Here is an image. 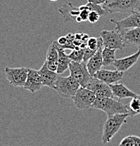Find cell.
I'll return each mask as SVG.
<instances>
[{
  "mask_svg": "<svg viewBox=\"0 0 140 146\" xmlns=\"http://www.w3.org/2000/svg\"><path fill=\"white\" fill-rule=\"evenodd\" d=\"M128 117V114H115L108 116L103 127L101 141L103 144L110 142L111 138L121 129L123 124L126 122V119Z\"/></svg>",
  "mask_w": 140,
  "mask_h": 146,
  "instance_id": "6da1fadb",
  "label": "cell"
},
{
  "mask_svg": "<svg viewBox=\"0 0 140 146\" xmlns=\"http://www.w3.org/2000/svg\"><path fill=\"white\" fill-rule=\"evenodd\" d=\"M92 108L102 110L103 112H106L107 116L115 114H128L127 105H124L120 100H115L113 97L97 98Z\"/></svg>",
  "mask_w": 140,
  "mask_h": 146,
  "instance_id": "7a4b0ae2",
  "label": "cell"
},
{
  "mask_svg": "<svg viewBox=\"0 0 140 146\" xmlns=\"http://www.w3.org/2000/svg\"><path fill=\"white\" fill-rule=\"evenodd\" d=\"M102 7L108 13H132L140 10V0H108Z\"/></svg>",
  "mask_w": 140,
  "mask_h": 146,
  "instance_id": "3957f363",
  "label": "cell"
},
{
  "mask_svg": "<svg viewBox=\"0 0 140 146\" xmlns=\"http://www.w3.org/2000/svg\"><path fill=\"white\" fill-rule=\"evenodd\" d=\"M80 87V84L71 75L68 77H62L59 75L56 82L54 89L61 96L72 98Z\"/></svg>",
  "mask_w": 140,
  "mask_h": 146,
  "instance_id": "277c9868",
  "label": "cell"
},
{
  "mask_svg": "<svg viewBox=\"0 0 140 146\" xmlns=\"http://www.w3.org/2000/svg\"><path fill=\"white\" fill-rule=\"evenodd\" d=\"M100 36L103 39V47L123 50L126 46L123 33L119 30H103L100 33Z\"/></svg>",
  "mask_w": 140,
  "mask_h": 146,
  "instance_id": "5b68a950",
  "label": "cell"
},
{
  "mask_svg": "<svg viewBox=\"0 0 140 146\" xmlns=\"http://www.w3.org/2000/svg\"><path fill=\"white\" fill-rule=\"evenodd\" d=\"M68 69L71 75L80 84V86L86 87L92 77L87 69V63L84 61L78 63L71 60Z\"/></svg>",
  "mask_w": 140,
  "mask_h": 146,
  "instance_id": "8992f818",
  "label": "cell"
},
{
  "mask_svg": "<svg viewBox=\"0 0 140 146\" xmlns=\"http://www.w3.org/2000/svg\"><path fill=\"white\" fill-rule=\"evenodd\" d=\"M97 99L95 94L87 88L80 86L72 98L74 105L77 109L87 110L92 108L94 101Z\"/></svg>",
  "mask_w": 140,
  "mask_h": 146,
  "instance_id": "52a82bcc",
  "label": "cell"
},
{
  "mask_svg": "<svg viewBox=\"0 0 140 146\" xmlns=\"http://www.w3.org/2000/svg\"><path fill=\"white\" fill-rule=\"evenodd\" d=\"M28 69L26 67L16 68L6 67L4 71L7 80L14 87H23L28 77Z\"/></svg>",
  "mask_w": 140,
  "mask_h": 146,
  "instance_id": "ba28073f",
  "label": "cell"
},
{
  "mask_svg": "<svg viewBox=\"0 0 140 146\" xmlns=\"http://www.w3.org/2000/svg\"><path fill=\"white\" fill-rule=\"evenodd\" d=\"M86 88L92 91L95 94L97 98L113 97L110 86L94 77H92L86 86Z\"/></svg>",
  "mask_w": 140,
  "mask_h": 146,
  "instance_id": "9c48e42d",
  "label": "cell"
},
{
  "mask_svg": "<svg viewBox=\"0 0 140 146\" xmlns=\"http://www.w3.org/2000/svg\"><path fill=\"white\" fill-rule=\"evenodd\" d=\"M110 21L115 23V30L121 32L126 29L140 27V10L134 11L133 13H130V16L121 21H117L115 20L111 19Z\"/></svg>",
  "mask_w": 140,
  "mask_h": 146,
  "instance_id": "30bf717a",
  "label": "cell"
},
{
  "mask_svg": "<svg viewBox=\"0 0 140 146\" xmlns=\"http://www.w3.org/2000/svg\"><path fill=\"white\" fill-rule=\"evenodd\" d=\"M43 86L42 79L38 70L28 69V77L23 86V89L31 93H35L39 91Z\"/></svg>",
  "mask_w": 140,
  "mask_h": 146,
  "instance_id": "8fae6325",
  "label": "cell"
},
{
  "mask_svg": "<svg viewBox=\"0 0 140 146\" xmlns=\"http://www.w3.org/2000/svg\"><path fill=\"white\" fill-rule=\"evenodd\" d=\"M38 72L42 79L43 86H47L53 89H55L56 82L57 81L59 74L56 72L51 70L47 66L46 61L42 65V68L38 70Z\"/></svg>",
  "mask_w": 140,
  "mask_h": 146,
  "instance_id": "7c38bea8",
  "label": "cell"
},
{
  "mask_svg": "<svg viewBox=\"0 0 140 146\" xmlns=\"http://www.w3.org/2000/svg\"><path fill=\"white\" fill-rule=\"evenodd\" d=\"M59 11L64 18L65 22L68 21H75L76 23H82L81 18H80L81 9L79 7H75L71 3L64 4L59 9Z\"/></svg>",
  "mask_w": 140,
  "mask_h": 146,
  "instance_id": "4fadbf2b",
  "label": "cell"
},
{
  "mask_svg": "<svg viewBox=\"0 0 140 146\" xmlns=\"http://www.w3.org/2000/svg\"><path fill=\"white\" fill-rule=\"evenodd\" d=\"M94 77L110 85L111 84L121 81L123 77V72L118 70H108L106 69H101L97 72Z\"/></svg>",
  "mask_w": 140,
  "mask_h": 146,
  "instance_id": "5bb4252c",
  "label": "cell"
},
{
  "mask_svg": "<svg viewBox=\"0 0 140 146\" xmlns=\"http://www.w3.org/2000/svg\"><path fill=\"white\" fill-rule=\"evenodd\" d=\"M139 57L140 47L138 48V51L134 54L121 59H116L113 63V66L118 70L123 72H126L138 61Z\"/></svg>",
  "mask_w": 140,
  "mask_h": 146,
  "instance_id": "9a60e30c",
  "label": "cell"
},
{
  "mask_svg": "<svg viewBox=\"0 0 140 146\" xmlns=\"http://www.w3.org/2000/svg\"><path fill=\"white\" fill-rule=\"evenodd\" d=\"M103 46H101L97 52L94 54L93 56L89 58V60L87 62V67L89 70V74L94 77V74L101 69L103 66V58H102V50Z\"/></svg>",
  "mask_w": 140,
  "mask_h": 146,
  "instance_id": "2e32d148",
  "label": "cell"
},
{
  "mask_svg": "<svg viewBox=\"0 0 140 146\" xmlns=\"http://www.w3.org/2000/svg\"><path fill=\"white\" fill-rule=\"evenodd\" d=\"M126 46L140 47V27L126 29L121 31Z\"/></svg>",
  "mask_w": 140,
  "mask_h": 146,
  "instance_id": "e0dca14e",
  "label": "cell"
},
{
  "mask_svg": "<svg viewBox=\"0 0 140 146\" xmlns=\"http://www.w3.org/2000/svg\"><path fill=\"white\" fill-rule=\"evenodd\" d=\"M109 86L112 91L113 96L115 98H118L119 100L123 98H133L137 96L135 93L127 89L123 84H111Z\"/></svg>",
  "mask_w": 140,
  "mask_h": 146,
  "instance_id": "ac0fdd59",
  "label": "cell"
},
{
  "mask_svg": "<svg viewBox=\"0 0 140 146\" xmlns=\"http://www.w3.org/2000/svg\"><path fill=\"white\" fill-rule=\"evenodd\" d=\"M58 59H59V53L54 42L47 49L46 60H45L47 63V66L51 70L56 72L58 67Z\"/></svg>",
  "mask_w": 140,
  "mask_h": 146,
  "instance_id": "d6986e66",
  "label": "cell"
},
{
  "mask_svg": "<svg viewBox=\"0 0 140 146\" xmlns=\"http://www.w3.org/2000/svg\"><path fill=\"white\" fill-rule=\"evenodd\" d=\"M55 43V42H54ZM56 44V43H55ZM56 48H57L58 53H59V59H58V67L56 72L59 74H61L69 68V65L71 63V60L68 57V55L65 53V49L60 48L56 44Z\"/></svg>",
  "mask_w": 140,
  "mask_h": 146,
  "instance_id": "ffe728a7",
  "label": "cell"
},
{
  "mask_svg": "<svg viewBox=\"0 0 140 146\" xmlns=\"http://www.w3.org/2000/svg\"><path fill=\"white\" fill-rule=\"evenodd\" d=\"M128 110V117H134L140 114V95L132 98V100L127 105Z\"/></svg>",
  "mask_w": 140,
  "mask_h": 146,
  "instance_id": "44dd1931",
  "label": "cell"
},
{
  "mask_svg": "<svg viewBox=\"0 0 140 146\" xmlns=\"http://www.w3.org/2000/svg\"><path fill=\"white\" fill-rule=\"evenodd\" d=\"M115 49L109 48L104 47L102 50V58H103V66L108 67L113 65L116 58L115 56Z\"/></svg>",
  "mask_w": 140,
  "mask_h": 146,
  "instance_id": "7402d4cb",
  "label": "cell"
},
{
  "mask_svg": "<svg viewBox=\"0 0 140 146\" xmlns=\"http://www.w3.org/2000/svg\"><path fill=\"white\" fill-rule=\"evenodd\" d=\"M119 145L123 146H140V137L128 136L123 138Z\"/></svg>",
  "mask_w": 140,
  "mask_h": 146,
  "instance_id": "603a6c76",
  "label": "cell"
},
{
  "mask_svg": "<svg viewBox=\"0 0 140 146\" xmlns=\"http://www.w3.org/2000/svg\"><path fill=\"white\" fill-rule=\"evenodd\" d=\"M85 48H80V49H73L72 50L71 53L68 55L71 60L78 63H81L83 61V57H84Z\"/></svg>",
  "mask_w": 140,
  "mask_h": 146,
  "instance_id": "cb8c5ba5",
  "label": "cell"
},
{
  "mask_svg": "<svg viewBox=\"0 0 140 146\" xmlns=\"http://www.w3.org/2000/svg\"><path fill=\"white\" fill-rule=\"evenodd\" d=\"M101 46L103 45V39L102 38L100 37L97 38L95 36H91L89 38L87 41V46L89 47L90 49L94 50V51H97L98 48H99Z\"/></svg>",
  "mask_w": 140,
  "mask_h": 146,
  "instance_id": "d4e9b609",
  "label": "cell"
},
{
  "mask_svg": "<svg viewBox=\"0 0 140 146\" xmlns=\"http://www.w3.org/2000/svg\"><path fill=\"white\" fill-rule=\"evenodd\" d=\"M100 17H101V16L97 11H90V12L89 13V16H88V21L89 23H96L97 22H98Z\"/></svg>",
  "mask_w": 140,
  "mask_h": 146,
  "instance_id": "484cf974",
  "label": "cell"
},
{
  "mask_svg": "<svg viewBox=\"0 0 140 146\" xmlns=\"http://www.w3.org/2000/svg\"><path fill=\"white\" fill-rule=\"evenodd\" d=\"M97 52V51H94V50L90 49L89 47H87L85 49V54H84V57H83V61L87 63L88 60H89L92 56H93L94 54Z\"/></svg>",
  "mask_w": 140,
  "mask_h": 146,
  "instance_id": "4316f807",
  "label": "cell"
},
{
  "mask_svg": "<svg viewBox=\"0 0 140 146\" xmlns=\"http://www.w3.org/2000/svg\"><path fill=\"white\" fill-rule=\"evenodd\" d=\"M88 2H92V3H94V4H103V3L106 2V1L108 0H87Z\"/></svg>",
  "mask_w": 140,
  "mask_h": 146,
  "instance_id": "83f0119b",
  "label": "cell"
}]
</instances>
